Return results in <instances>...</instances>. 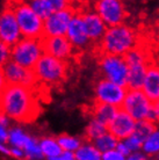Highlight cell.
<instances>
[{
  "label": "cell",
  "mask_w": 159,
  "mask_h": 160,
  "mask_svg": "<svg viewBox=\"0 0 159 160\" xmlns=\"http://www.w3.org/2000/svg\"><path fill=\"white\" fill-rule=\"evenodd\" d=\"M40 112L38 98L33 88L6 85L0 94V116L11 117L21 123H32Z\"/></svg>",
  "instance_id": "cell-1"
},
{
  "label": "cell",
  "mask_w": 159,
  "mask_h": 160,
  "mask_svg": "<svg viewBox=\"0 0 159 160\" xmlns=\"http://www.w3.org/2000/svg\"><path fill=\"white\" fill-rule=\"evenodd\" d=\"M137 44V35L135 30L127 24H119L107 28L100 42L101 55L123 57L129 50Z\"/></svg>",
  "instance_id": "cell-2"
},
{
  "label": "cell",
  "mask_w": 159,
  "mask_h": 160,
  "mask_svg": "<svg viewBox=\"0 0 159 160\" xmlns=\"http://www.w3.org/2000/svg\"><path fill=\"white\" fill-rule=\"evenodd\" d=\"M7 5L14 13L21 36L33 40H40L43 36V20L33 11L30 5L21 1L8 2Z\"/></svg>",
  "instance_id": "cell-3"
},
{
  "label": "cell",
  "mask_w": 159,
  "mask_h": 160,
  "mask_svg": "<svg viewBox=\"0 0 159 160\" xmlns=\"http://www.w3.org/2000/svg\"><path fill=\"white\" fill-rule=\"evenodd\" d=\"M38 82L57 84L66 78L68 62L51 56L42 55L35 66L32 68Z\"/></svg>",
  "instance_id": "cell-4"
},
{
  "label": "cell",
  "mask_w": 159,
  "mask_h": 160,
  "mask_svg": "<svg viewBox=\"0 0 159 160\" xmlns=\"http://www.w3.org/2000/svg\"><path fill=\"white\" fill-rule=\"evenodd\" d=\"M42 55L40 40L22 38L11 49V60L28 70L35 66Z\"/></svg>",
  "instance_id": "cell-5"
},
{
  "label": "cell",
  "mask_w": 159,
  "mask_h": 160,
  "mask_svg": "<svg viewBox=\"0 0 159 160\" xmlns=\"http://www.w3.org/2000/svg\"><path fill=\"white\" fill-rule=\"evenodd\" d=\"M120 109L127 112L136 122L146 121L149 114L153 109V103L144 95L141 89H128Z\"/></svg>",
  "instance_id": "cell-6"
},
{
  "label": "cell",
  "mask_w": 159,
  "mask_h": 160,
  "mask_svg": "<svg viewBox=\"0 0 159 160\" xmlns=\"http://www.w3.org/2000/svg\"><path fill=\"white\" fill-rule=\"evenodd\" d=\"M101 72L105 76L104 79L121 87L127 88L128 79V65L123 57L101 55L99 60Z\"/></svg>",
  "instance_id": "cell-7"
},
{
  "label": "cell",
  "mask_w": 159,
  "mask_h": 160,
  "mask_svg": "<svg viewBox=\"0 0 159 160\" xmlns=\"http://www.w3.org/2000/svg\"><path fill=\"white\" fill-rule=\"evenodd\" d=\"M77 9L71 4L59 12L52 13L43 21V36H66L69 24L74 16Z\"/></svg>",
  "instance_id": "cell-8"
},
{
  "label": "cell",
  "mask_w": 159,
  "mask_h": 160,
  "mask_svg": "<svg viewBox=\"0 0 159 160\" xmlns=\"http://www.w3.org/2000/svg\"><path fill=\"white\" fill-rule=\"evenodd\" d=\"M94 12L101 18L107 28L123 24L127 18L124 4L119 0H100L94 4Z\"/></svg>",
  "instance_id": "cell-9"
},
{
  "label": "cell",
  "mask_w": 159,
  "mask_h": 160,
  "mask_svg": "<svg viewBox=\"0 0 159 160\" xmlns=\"http://www.w3.org/2000/svg\"><path fill=\"white\" fill-rule=\"evenodd\" d=\"M128 89L126 87H121L106 79H101L96 84L95 87V102L96 103H106L120 108Z\"/></svg>",
  "instance_id": "cell-10"
},
{
  "label": "cell",
  "mask_w": 159,
  "mask_h": 160,
  "mask_svg": "<svg viewBox=\"0 0 159 160\" xmlns=\"http://www.w3.org/2000/svg\"><path fill=\"white\" fill-rule=\"evenodd\" d=\"M20 37V29L12 8L5 6L4 9L0 12V42L12 48L21 40Z\"/></svg>",
  "instance_id": "cell-11"
},
{
  "label": "cell",
  "mask_w": 159,
  "mask_h": 160,
  "mask_svg": "<svg viewBox=\"0 0 159 160\" xmlns=\"http://www.w3.org/2000/svg\"><path fill=\"white\" fill-rule=\"evenodd\" d=\"M40 45L43 55L51 56L57 59L66 60L72 56L73 52V47L66 36L41 37Z\"/></svg>",
  "instance_id": "cell-12"
},
{
  "label": "cell",
  "mask_w": 159,
  "mask_h": 160,
  "mask_svg": "<svg viewBox=\"0 0 159 160\" xmlns=\"http://www.w3.org/2000/svg\"><path fill=\"white\" fill-rule=\"evenodd\" d=\"M3 71L7 85H19L23 87L34 88L38 82L32 70L22 68L12 60L3 66Z\"/></svg>",
  "instance_id": "cell-13"
},
{
  "label": "cell",
  "mask_w": 159,
  "mask_h": 160,
  "mask_svg": "<svg viewBox=\"0 0 159 160\" xmlns=\"http://www.w3.org/2000/svg\"><path fill=\"white\" fill-rule=\"evenodd\" d=\"M80 13H81V19L84 22V28L91 43L101 42L105 32L107 30V26L94 11H91V9L80 11Z\"/></svg>",
  "instance_id": "cell-14"
},
{
  "label": "cell",
  "mask_w": 159,
  "mask_h": 160,
  "mask_svg": "<svg viewBox=\"0 0 159 160\" xmlns=\"http://www.w3.org/2000/svg\"><path fill=\"white\" fill-rule=\"evenodd\" d=\"M136 121H134L127 112L122 109H119L116 116L108 124V132L113 135L117 140H124L131 136L135 129Z\"/></svg>",
  "instance_id": "cell-15"
},
{
  "label": "cell",
  "mask_w": 159,
  "mask_h": 160,
  "mask_svg": "<svg viewBox=\"0 0 159 160\" xmlns=\"http://www.w3.org/2000/svg\"><path fill=\"white\" fill-rule=\"evenodd\" d=\"M66 37L70 41V43L72 44V47L77 49L87 48L91 43L90 38L86 35L85 28H84V22L81 19L80 11H77L74 16L70 21L68 32H66Z\"/></svg>",
  "instance_id": "cell-16"
},
{
  "label": "cell",
  "mask_w": 159,
  "mask_h": 160,
  "mask_svg": "<svg viewBox=\"0 0 159 160\" xmlns=\"http://www.w3.org/2000/svg\"><path fill=\"white\" fill-rule=\"evenodd\" d=\"M141 91L144 93V95L146 96L152 103H156L159 101V65L152 64L149 65L145 74L143 86L141 88Z\"/></svg>",
  "instance_id": "cell-17"
},
{
  "label": "cell",
  "mask_w": 159,
  "mask_h": 160,
  "mask_svg": "<svg viewBox=\"0 0 159 160\" xmlns=\"http://www.w3.org/2000/svg\"><path fill=\"white\" fill-rule=\"evenodd\" d=\"M71 2L64 0H37L30 2V7L34 12L40 16L42 20H45L52 13L59 12L64 8H66Z\"/></svg>",
  "instance_id": "cell-18"
},
{
  "label": "cell",
  "mask_w": 159,
  "mask_h": 160,
  "mask_svg": "<svg viewBox=\"0 0 159 160\" xmlns=\"http://www.w3.org/2000/svg\"><path fill=\"white\" fill-rule=\"evenodd\" d=\"M149 65L150 64H135L128 66L127 89H141L142 88Z\"/></svg>",
  "instance_id": "cell-19"
},
{
  "label": "cell",
  "mask_w": 159,
  "mask_h": 160,
  "mask_svg": "<svg viewBox=\"0 0 159 160\" xmlns=\"http://www.w3.org/2000/svg\"><path fill=\"white\" fill-rule=\"evenodd\" d=\"M117 107L110 106V104L106 103H96L94 104L93 108V120L98 121L99 123L104 124L106 127H108V124L110 123L113 118L116 116V114L119 112Z\"/></svg>",
  "instance_id": "cell-20"
},
{
  "label": "cell",
  "mask_w": 159,
  "mask_h": 160,
  "mask_svg": "<svg viewBox=\"0 0 159 160\" xmlns=\"http://www.w3.org/2000/svg\"><path fill=\"white\" fill-rule=\"evenodd\" d=\"M117 143H119V140L116 139L113 135H110L109 132H107V133L102 135V136L99 137V138H96V139L93 142V146L102 154V153H106V152H109V151L115 150Z\"/></svg>",
  "instance_id": "cell-21"
},
{
  "label": "cell",
  "mask_w": 159,
  "mask_h": 160,
  "mask_svg": "<svg viewBox=\"0 0 159 160\" xmlns=\"http://www.w3.org/2000/svg\"><path fill=\"white\" fill-rule=\"evenodd\" d=\"M76 160H101V153L96 150L92 143L81 145L74 153Z\"/></svg>",
  "instance_id": "cell-22"
},
{
  "label": "cell",
  "mask_w": 159,
  "mask_h": 160,
  "mask_svg": "<svg viewBox=\"0 0 159 160\" xmlns=\"http://www.w3.org/2000/svg\"><path fill=\"white\" fill-rule=\"evenodd\" d=\"M156 130H157L156 123H152L149 121H138L135 124V129H134L132 135H135L137 138L144 142Z\"/></svg>",
  "instance_id": "cell-23"
},
{
  "label": "cell",
  "mask_w": 159,
  "mask_h": 160,
  "mask_svg": "<svg viewBox=\"0 0 159 160\" xmlns=\"http://www.w3.org/2000/svg\"><path fill=\"white\" fill-rule=\"evenodd\" d=\"M38 146H40V148H41L42 154H45V156H48L49 158L58 157L63 152V150H62L60 146L58 145L57 140L52 139V138H44V139H42Z\"/></svg>",
  "instance_id": "cell-24"
},
{
  "label": "cell",
  "mask_w": 159,
  "mask_h": 160,
  "mask_svg": "<svg viewBox=\"0 0 159 160\" xmlns=\"http://www.w3.org/2000/svg\"><path fill=\"white\" fill-rule=\"evenodd\" d=\"M107 132L108 129L106 125L99 123L95 120H92L91 123L88 124L87 129H86V139L90 140V142H94L96 138H99Z\"/></svg>",
  "instance_id": "cell-25"
},
{
  "label": "cell",
  "mask_w": 159,
  "mask_h": 160,
  "mask_svg": "<svg viewBox=\"0 0 159 160\" xmlns=\"http://www.w3.org/2000/svg\"><path fill=\"white\" fill-rule=\"evenodd\" d=\"M142 148L146 154H157V153H159V129L152 132L151 135L144 140Z\"/></svg>",
  "instance_id": "cell-26"
},
{
  "label": "cell",
  "mask_w": 159,
  "mask_h": 160,
  "mask_svg": "<svg viewBox=\"0 0 159 160\" xmlns=\"http://www.w3.org/2000/svg\"><path fill=\"white\" fill-rule=\"evenodd\" d=\"M57 143L60 146L62 150L66 151V152H73L77 151L78 148L81 146L79 139H77L74 137L68 136V135H62L57 138Z\"/></svg>",
  "instance_id": "cell-27"
},
{
  "label": "cell",
  "mask_w": 159,
  "mask_h": 160,
  "mask_svg": "<svg viewBox=\"0 0 159 160\" xmlns=\"http://www.w3.org/2000/svg\"><path fill=\"white\" fill-rule=\"evenodd\" d=\"M8 139L11 140L12 144L23 148L24 146H26V144L28 143V140L30 139V138L28 136H26L23 132L20 131V130H13V131L9 133Z\"/></svg>",
  "instance_id": "cell-28"
},
{
  "label": "cell",
  "mask_w": 159,
  "mask_h": 160,
  "mask_svg": "<svg viewBox=\"0 0 159 160\" xmlns=\"http://www.w3.org/2000/svg\"><path fill=\"white\" fill-rule=\"evenodd\" d=\"M23 148L29 158H42V152H41L40 146L32 138L28 140V143L26 144V146Z\"/></svg>",
  "instance_id": "cell-29"
},
{
  "label": "cell",
  "mask_w": 159,
  "mask_h": 160,
  "mask_svg": "<svg viewBox=\"0 0 159 160\" xmlns=\"http://www.w3.org/2000/svg\"><path fill=\"white\" fill-rule=\"evenodd\" d=\"M123 143L126 144L128 148H129V151L130 152H137L139 148H142V145H143V142L137 138L135 135H131V136H129L128 138L123 140Z\"/></svg>",
  "instance_id": "cell-30"
},
{
  "label": "cell",
  "mask_w": 159,
  "mask_h": 160,
  "mask_svg": "<svg viewBox=\"0 0 159 160\" xmlns=\"http://www.w3.org/2000/svg\"><path fill=\"white\" fill-rule=\"evenodd\" d=\"M11 49L12 48L0 42V68L6 65L11 60Z\"/></svg>",
  "instance_id": "cell-31"
},
{
  "label": "cell",
  "mask_w": 159,
  "mask_h": 160,
  "mask_svg": "<svg viewBox=\"0 0 159 160\" xmlns=\"http://www.w3.org/2000/svg\"><path fill=\"white\" fill-rule=\"evenodd\" d=\"M101 160H126L123 156H121L116 150L109 151V152L102 153L101 154Z\"/></svg>",
  "instance_id": "cell-32"
},
{
  "label": "cell",
  "mask_w": 159,
  "mask_h": 160,
  "mask_svg": "<svg viewBox=\"0 0 159 160\" xmlns=\"http://www.w3.org/2000/svg\"><path fill=\"white\" fill-rule=\"evenodd\" d=\"M115 150L121 154V156H123L124 158H126V157H129L131 154V152L129 151V148H128L127 146H126V144L123 143V140H119V143L116 145Z\"/></svg>",
  "instance_id": "cell-33"
},
{
  "label": "cell",
  "mask_w": 159,
  "mask_h": 160,
  "mask_svg": "<svg viewBox=\"0 0 159 160\" xmlns=\"http://www.w3.org/2000/svg\"><path fill=\"white\" fill-rule=\"evenodd\" d=\"M49 160H76V158H74V153L73 152H66V151H64L58 157L49 158Z\"/></svg>",
  "instance_id": "cell-34"
},
{
  "label": "cell",
  "mask_w": 159,
  "mask_h": 160,
  "mask_svg": "<svg viewBox=\"0 0 159 160\" xmlns=\"http://www.w3.org/2000/svg\"><path fill=\"white\" fill-rule=\"evenodd\" d=\"M126 160H146V157H145V154H143V153L135 152V153H132V154H130V156L128 157V159H126Z\"/></svg>",
  "instance_id": "cell-35"
},
{
  "label": "cell",
  "mask_w": 159,
  "mask_h": 160,
  "mask_svg": "<svg viewBox=\"0 0 159 160\" xmlns=\"http://www.w3.org/2000/svg\"><path fill=\"white\" fill-rule=\"evenodd\" d=\"M6 85L7 84H6V79L4 76V71H3V68H0V94L4 92Z\"/></svg>",
  "instance_id": "cell-36"
},
{
  "label": "cell",
  "mask_w": 159,
  "mask_h": 160,
  "mask_svg": "<svg viewBox=\"0 0 159 160\" xmlns=\"http://www.w3.org/2000/svg\"><path fill=\"white\" fill-rule=\"evenodd\" d=\"M8 135L3 125H0V142H7Z\"/></svg>",
  "instance_id": "cell-37"
},
{
  "label": "cell",
  "mask_w": 159,
  "mask_h": 160,
  "mask_svg": "<svg viewBox=\"0 0 159 160\" xmlns=\"http://www.w3.org/2000/svg\"><path fill=\"white\" fill-rule=\"evenodd\" d=\"M153 107H155L156 114H157V120L159 122V101H157L156 103H153Z\"/></svg>",
  "instance_id": "cell-38"
},
{
  "label": "cell",
  "mask_w": 159,
  "mask_h": 160,
  "mask_svg": "<svg viewBox=\"0 0 159 160\" xmlns=\"http://www.w3.org/2000/svg\"><path fill=\"white\" fill-rule=\"evenodd\" d=\"M11 153H13L14 156L16 157H22L23 154H22V152L21 151H19V150H11Z\"/></svg>",
  "instance_id": "cell-39"
},
{
  "label": "cell",
  "mask_w": 159,
  "mask_h": 160,
  "mask_svg": "<svg viewBox=\"0 0 159 160\" xmlns=\"http://www.w3.org/2000/svg\"><path fill=\"white\" fill-rule=\"evenodd\" d=\"M158 157H159V156H158Z\"/></svg>",
  "instance_id": "cell-40"
}]
</instances>
